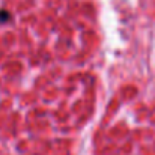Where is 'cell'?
<instances>
[{"label": "cell", "mask_w": 155, "mask_h": 155, "mask_svg": "<svg viewBox=\"0 0 155 155\" xmlns=\"http://www.w3.org/2000/svg\"><path fill=\"white\" fill-rule=\"evenodd\" d=\"M11 20V14L6 9H0V23H8Z\"/></svg>", "instance_id": "1"}]
</instances>
